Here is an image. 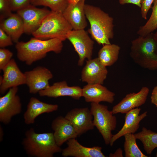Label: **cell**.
Wrapping results in <instances>:
<instances>
[{
    "instance_id": "1",
    "label": "cell",
    "mask_w": 157,
    "mask_h": 157,
    "mask_svg": "<svg viewBox=\"0 0 157 157\" xmlns=\"http://www.w3.org/2000/svg\"><path fill=\"white\" fill-rule=\"evenodd\" d=\"M63 41L58 38L43 40L34 37L27 42L19 41L15 45L17 58L27 65H32L45 58L49 52L57 54L60 53Z\"/></svg>"
},
{
    "instance_id": "2",
    "label": "cell",
    "mask_w": 157,
    "mask_h": 157,
    "mask_svg": "<svg viewBox=\"0 0 157 157\" xmlns=\"http://www.w3.org/2000/svg\"><path fill=\"white\" fill-rule=\"evenodd\" d=\"M84 10L90 28L89 32L97 43L103 46L110 44L114 36L113 19L100 8L85 4Z\"/></svg>"
},
{
    "instance_id": "3",
    "label": "cell",
    "mask_w": 157,
    "mask_h": 157,
    "mask_svg": "<svg viewBox=\"0 0 157 157\" xmlns=\"http://www.w3.org/2000/svg\"><path fill=\"white\" fill-rule=\"evenodd\" d=\"M22 144L26 153L35 157H53L62 150L56 144L52 133H37L33 128L25 133Z\"/></svg>"
},
{
    "instance_id": "4",
    "label": "cell",
    "mask_w": 157,
    "mask_h": 157,
    "mask_svg": "<svg viewBox=\"0 0 157 157\" xmlns=\"http://www.w3.org/2000/svg\"><path fill=\"white\" fill-rule=\"evenodd\" d=\"M130 56L134 62L143 68L157 69L156 45L153 33L145 37L139 36L131 42Z\"/></svg>"
},
{
    "instance_id": "5",
    "label": "cell",
    "mask_w": 157,
    "mask_h": 157,
    "mask_svg": "<svg viewBox=\"0 0 157 157\" xmlns=\"http://www.w3.org/2000/svg\"><path fill=\"white\" fill-rule=\"evenodd\" d=\"M72 30L62 13L51 11L40 26L32 34L41 40L58 38L63 41L66 39L68 33Z\"/></svg>"
},
{
    "instance_id": "6",
    "label": "cell",
    "mask_w": 157,
    "mask_h": 157,
    "mask_svg": "<svg viewBox=\"0 0 157 157\" xmlns=\"http://www.w3.org/2000/svg\"><path fill=\"white\" fill-rule=\"evenodd\" d=\"M90 110L94 126L101 134L105 144H110L113 135L112 131L116 127V117L112 110H108L107 106L99 103H91Z\"/></svg>"
},
{
    "instance_id": "7",
    "label": "cell",
    "mask_w": 157,
    "mask_h": 157,
    "mask_svg": "<svg viewBox=\"0 0 157 157\" xmlns=\"http://www.w3.org/2000/svg\"><path fill=\"white\" fill-rule=\"evenodd\" d=\"M78 54V65L82 66L86 59H92L94 42L84 29L69 31L66 36Z\"/></svg>"
},
{
    "instance_id": "8",
    "label": "cell",
    "mask_w": 157,
    "mask_h": 157,
    "mask_svg": "<svg viewBox=\"0 0 157 157\" xmlns=\"http://www.w3.org/2000/svg\"><path fill=\"white\" fill-rule=\"evenodd\" d=\"M18 90V87L10 88L0 97V121L4 124H9L13 117L21 112V99L17 94Z\"/></svg>"
},
{
    "instance_id": "9",
    "label": "cell",
    "mask_w": 157,
    "mask_h": 157,
    "mask_svg": "<svg viewBox=\"0 0 157 157\" xmlns=\"http://www.w3.org/2000/svg\"><path fill=\"white\" fill-rule=\"evenodd\" d=\"M51 11L45 8H37L31 4L17 10L16 13L22 20L24 33L30 34L39 28Z\"/></svg>"
},
{
    "instance_id": "10",
    "label": "cell",
    "mask_w": 157,
    "mask_h": 157,
    "mask_svg": "<svg viewBox=\"0 0 157 157\" xmlns=\"http://www.w3.org/2000/svg\"><path fill=\"white\" fill-rule=\"evenodd\" d=\"M24 74L26 77L25 84L28 87L29 93L33 94L48 88L50 86L49 81L53 77L49 69L41 66L26 71Z\"/></svg>"
},
{
    "instance_id": "11",
    "label": "cell",
    "mask_w": 157,
    "mask_h": 157,
    "mask_svg": "<svg viewBox=\"0 0 157 157\" xmlns=\"http://www.w3.org/2000/svg\"><path fill=\"white\" fill-rule=\"evenodd\" d=\"M65 117L71 123L78 136L94 129L93 116L88 107L76 108L68 112Z\"/></svg>"
},
{
    "instance_id": "12",
    "label": "cell",
    "mask_w": 157,
    "mask_h": 157,
    "mask_svg": "<svg viewBox=\"0 0 157 157\" xmlns=\"http://www.w3.org/2000/svg\"><path fill=\"white\" fill-rule=\"evenodd\" d=\"M108 71L98 57L86 61L81 72V79L87 84H103L106 79Z\"/></svg>"
},
{
    "instance_id": "13",
    "label": "cell",
    "mask_w": 157,
    "mask_h": 157,
    "mask_svg": "<svg viewBox=\"0 0 157 157\" xmlns=\"http://www.w3.org/2000/svg\"><path fill=\"white\" fill-rule=\"evenodd\" d=\"M2 71L3 81L0 84L1 94L10 88L25 84V74L20 70L14 59H12Z\"/></svg>"
},
{
    "instance_id": "14",
    "label": "cell",
    "mask_w": 157,
    "mask_h": 157,
    "mask_svg": "<svg viewBox=\"0 0 157 157\" xmlns=\"http://www.w3.org/2000/svg\"><path fill=\"white\" fill-rule=\"evenodd\" d=\"M149 91V88L144 86L137 93L127 94L113 107L112 110L113 114H126L130 110L143 105L147 100Z\"/></svg>"
},
{
    "instance_id": "15",
    "label": "cell",
    "mask_w": 157,
    "mask_h": 157,
    "mask_svg": "<svg viewBox=\"0 0 157 157\" xmlns=\"http://www.w3.org/2000/svg\"><path fill=\"white\" fill-rule=\"evenodd\" d=\"M85 0H81L75 3H68L62 14L73 29H84L87 22L84 10Z\"/></svg>"
},
{
    "instance_id": "16",
    "label": "cell",
    "mask_w": 157,
    "mask_h": 157,
    "mask_svg": "<svg viewBox=\"0 0 157 157\" xmlns=\"http://www.w3.org/2000/svg\"><path fill=\"white\" fill-rule=\"evenodd\" d=\"M82 95L87 102L99 103H113L115 94L107 88L99 84H87L82 88Z\"/></svg>"
},
{
    "instance_id": "17",
    "label": "cell",
    "mask_w": 157,
    "mask_h": 157,
    "mask_svg": "<svg viewBox=\"0 0 157 157\" xmlns=\"http://www.w3.org/2000/svg\"><path fill=\"white\" fill-rule=\"evenodd\" d=\"M38 93L41 97L57 98L69 96L76 100L82 97V88L79 86H69L65 81L55 83Z\"/></svg>"
},
{
    "instance_id": "18",
    "label": "cell",
    "mask_w": 157,
    "mask_h": 157,
    "mask_svg": "<svg viewBox=\"0 0 157 157\" xmlns=\"http://www.w3.org/2000/svg\"><path fill=\"white\" fill-rule=\"evenodd\" d=\"M70 139L67 142V147L62 150L64 157H105L99 146L87 147L83 146L76 139Z\"/></svg>"
},
{
    "instance_id": "19",
    "label": "cell",
    "mask_w": 157,
    "mask_h": 157,
    "mask_svg": "<svg viewBox=\"0 0 157 157\" xmlns=\"http://www.w3.org/2000/svg\"><path fill=\"white\" fill-rule=\"evenodd\" d=\"M51 126L54 139L60 147L69 140L78 136L72 124L65 117H56L52 121Z\"/></svg>"
},
{
    "instance_id": "20",
    "label": "cell",
    "mask_w": 157,
    "mask_h": 157,
    "mask_svg": "<svg viewBox=\"0 0 157 157\" xmlns=\"http://www.w3.org/2000/svg\"><path fill=\"white\" fill-rule=\"evenodd\" d=\"M141 109L134 108L125 114V122L122 129L116 134L113 135L110 143L112 146L118 139L127 133L134 134L139 129L140 122L147 116V112L145 111L139 115Z\"/></svg>"
},
{
    "instance_id": "21",
    "label": "cell",
    "mask_w": 157,
    "mask_h": 157,
    "mask_svg": "<svg viewBox=\"0 0 157 157\" xmlns=\"http://www.w3.org/2000/svg\"><path fill=\"white\" fill-rule=\"evenodd\" d=\"M58 107L57 104L47 103L40 101L36 98L31 97L24 114V122L27 124H33L36 118L40 115L56 111Z\"/></svg>"
},
{
    "instance_id": "22",
    "label": "cell",
    "mask_w": 157,
    "mask_h": 157,
    "mask_svg": "<svg viewBox=\"0 0 157 157\" xmlns=\"http://www.w3.org/2000/svg\"><path fill=\"white\" fill-rule=\"evenodd\" d=\"M0 28L11 38L16 43L24 33V26L21 18L17 13L12 14L8 18L0 20Z\"/></svg>"
},
{
    "instance_id": "23",
    "label": "cell",
    "mask_w": 157,
    "mask_h": 157,
    "mask_svg": "<svg viewBox=\"0 0 157 157\" xmlns=\"http://www.w3.org/2000/svg\"><path fill=\"white\" fill-rule=\"evenodd\" d=\"M120 49V47L116 44H105L99 50L98 58L104 66H111L117 60Z\"/></svg>"
},
{
    "instance_id": "24",
    "label": "cell",
    "mask_w": 157,
    "mask_h": 157,
    "mask_svg": "<svg viewBox=\"0 0 157 157\" xmlns=\"http://www.w3.org/2000/svg\"><path fill=\"white\" fill-rule=\"evenodd\" d=\"M134 135L137 139L142 143L144 149L147 154L151 155L157 147V133L144 127L141 131L134 133Z\"/></svg>"
},
{
    "instance_id": "25",
    "label": "cell",
    "mask_w": 157,
    "mask_h": 157,
    "mask_svg": "<svg viewBox=\"0 0 157 157\" xmlns=\"http://www.w3.org/2000/svg\"><path fill=\"white\" fill-rule=\"evenodd\" d=\"M124 136L125 141L124 144L126 157H148L144 154L138 147L137 139L133 133H127Z\"/></svg>"
},
{
    "instance_id": "26",
    "label": "cell",
    "mask_w": 157,
    "mask_h": 157,
    "mask_svg": "<svg viewBox=\"0 0 157 157\" xmlns=\"http://www.w3.org/2000/svg\"><path fill=\"white\" fill-rule=\"evenodd\" d=\"M150 17L146 23L140 26L137 33L139 36L145 37L157 29V0H154Z\"/></svg>"
},
{
    "instance_id": "27",
    "label": "cell",
    "mask_w": 157,
    "mask_h": 157,
    "mask_svg": "<svg viewBox=\"0 0 157 157\" xmlns=\"http://www.w3.org/2000/svg\"><path fill=\"white\" fill-rule=\"evenodd\" d=\"M68 3L67 0H31V4L49 8L53 12L63 13Z\"/></svg>"
},
{
    "instance_id": "28",
    "label": "cell",
    "mask_w": 157,
    "mask_h": 157,
    "mask_svg": "<svg viewBox=\"0 0 157 157\" xmlns=\"http://www.w3.org/2000/svg\"><path fill=\"white\" fill-rule=\"evenodd\" d=\"M13 53L4 48H0V69L2 70L11 60Z\"/></svg>"
},
{
    "instance_id": "29",
    "label": "cell",
    "mask_w": 157,
    "mask_h": 157,
    "mask_svg": "<svg viewBox=\"0 0 157 157\" xmlns=\"http://www.w3.org/2000/svg\"><path fill=\"white\" fill-rule=\"evenodd\" d=\"M12 11L8 0H0V20L10 16Z\"/></svg>"
},
{
    "instance_id": "30",
    "label": "cell",
    "mask_w": 157,
    "mask_h": 157,
    "mask_svg": "<svg viewBox=\"0 0 157 157\" xmlns=\"http://www.w3.org/2000/svg\"><path fill=\"white\" fill-rule=\"evenodd\" d=\"M12 11H17L31 4V0H8Z\"/></svg>"
},
{
    "instance_id": "31",
    "label": "cell",
    "mask_w": 157,
    "mask_h": 157,
    "mask_svg": "<svg viewBox=\"0 0 157 157\" xmlns=\"http://www.w3.org/2000/svg\"><path fill=\"white\" fill-rule=\"evenodd\" d=\"M11 37L4 31L0 28V47L5 48L13 44Z\"/></svg>"
},
{
    "instance_id": "32",
    "label": "cell",
    "mask_w": 157,
    "mask_h": 157,
    "mask_svg": "<svg viewBox=\"0 0 157 157\" xmlns=\"http://www.w3.org/2000/svg\"><path fill=\"white\" fill-rule=\"evenodd\" d=\"M154 0H141V14L142 17L144 19H147L148 12L151 8L152 4Z\"/></svg>"
},
{
    "instance_id": "33",
    "label": "cell",
    "mask_w": 157,
    "mask_h": 157,
    "mask_svg": "<svg viewBox=\"0 0 157 157\" xmlns=\"http://www.w3.org/2000/svg\"><path fill=\"white\" fill-rule=\"evenodd\" d=\"M141 0H119V3L121 5L131 3L135 5L140 8Z\"/></svg>"
},
{
    "instance_id": "34",
    "label": "cell",
    "mask_w": 157,
    "mask_h": 157,
    "mask_svg": "<svg viewBox=\"0 0 157 157\" xmlns=\"http://www.w3.org/2000/svg\"><path fill=\"white\" fill-rule=\"evenodd\" d=\"M151 103L157 108V85L154 87L152 90L151 96Z\"/></svg>"
},
{
    "instance_id": "35",
    "label": "cell",
    "mask_w": 157,
    "mask_h": 157,
    "mask_svg": "<svg viewBox=\"0 0 157 157\" xmlns=\"http://www.w3.org/2000/svg\"><path fill=\"white\" fill-rule=\"evenodd\" d=\"M122 150L121 148L117 149L114 153H110L109 156L110 157H123Z\"/></svg>"
},
{
    "instance_id": "36",
    "label": "cell",
    "mask_w": 157,
    "mask_h": 157,
    "mask_svg": "<svg viewBox=\"0 0 157 157\" xmlns=\"http://www.w3.org/2000/svg\"><path fill=\"white\" fill-rule=\"evenodd\" d=\"M156 32L154 33V37L156 45V53L157 54V29Z\"/></svg>"
},
{
    "instance_id": "37",
    "label": "cell",
    "mask_w": 157,
    "mask_h": 157,
    "mask_svg": "<svg viewBox=\"0 0 157 157\" xmlns=\"http://www.w3.org/2000/svg\"><path fill=\"white\" fill-rule=\"evenodd\" d=\"M68 3H75L81 0H67Z\"/></svg>"
},
{
    "instance_id": "38",
    "label": "cell",
    "mask_w": 157,
    "mask_h": 157,
    "mask_svg": "<svg viewBox=\"0 0 157 157\" xmlns=\"http://www.w3.org/2000/svg\"><path fill=\"white\" fill-rule=\"evenodd\" d=\"M3 136V132L1 127H0V141L2 140Z\"/></svg>"
},
{
    "instance_id": "39",
    "label": "cell",
    "mask_w": 157,
    "mask_h": 157,
    "mask_svg": "<svg viewBox=\"0 0 157 157\" xmlns=\"http://www.w3.org/2000/svg\"><path fill=\"white\" fill-rule=\"evenodd\" d=\"M156 157H157V153H156Z\"/></svg>"
}]
</instances>
